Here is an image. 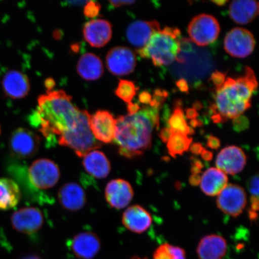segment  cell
<instances>
[{"label": "cell", "mask_w": 259, "mask_h": 259, "mask_svg": "<svg viewBox=\"0 0 259 259\" xmlns=\"http://www.w3.org/2000/svg\"><path fill=\"white\" fill-rule=\"evenodd\" d=\"M233 124H234V128L236 131L240 132L244 131L245 129L248 127L249 121L245 116H240L238 118L234 119Z\"/></svg>", "instance_id": "obj_34"}, {"label": "cell", "mask_w": 259, "mask_h": 259, "mask_svg": "<svg viewBox=\"0 0 259 259\" xmlns=\"http://www.w3.org/2000/svg\"><path fill=\"white\" fill-rule=\"evenodd\" d=\"M225 50L233 57H247L253 52L255 40L251 32L242 28H235L226 35Z\"/></svg>", "instance_id": "obj_9"}, {"label": "cell", "mask_w": 259, "mask_h": 259, "mask_svg": "<svg viewBox=\"0 0 259 259\" xmlns=\"http://www.w3.org/2000/svg\"><path fill=\"white\" fill-rule=\"evenodd\" d=\"M227 248V242L222 236H205L197 246V256L199 259H222L226 255Z\"/></svg>", "instance_id": "obj_21"}, {"label": "cell", "mask_w": 259, "mask_h": 259, "mask_svg": "<svg viewBox=\"0 0 259 259\" xmlns=\"http://www.w3.org/2000/svg\"><path fill=\"white\" fill-rule=\"evenodd\" d=\"M192 143V139L187 135L174 133L167 142V148L171 156L176 158L189 150Z\"/></svg>", "instance_id": "obj_27"}, {"label": "cell", "mask_w": 259, "mask_h": 259, "mask_svg": "<svg viewBox=\"0 0 259 259\" xmlns=\"http://www.w3.org/2000/svg\"><path fill=\"white\" fill-rule=\"evenodd\" d=\"M167 96L168 93L166 91L157 89L155 91L153 100H152L150 104L149 105L154 107V108L160 109Z\"/></svg>", "instance_id": "obj_31"}, {"label": "cell", "mask_w": 259, "mask_h": 259, "mask_svg": "<svg viewBox=\"0 0 259 259\" xmlns=\"http://www.w3.org/2000/svg\"><path fill=\"white\" fill-rule=\"evenodd\" d=\"M21 259H41V258L37 255L31 254V255H26V256L24 257L23 258H22Z\"/></svg>", "instance_id": "obj_51"}, {"label": "cell", "mask_w": 259, "mask_h": 259, "mask_svg": "<svg viewBox=\"0 0 259 259\" xmlns=\"http://www.w3.org/2000/svg\"><path fill=\"white\" fill-rule=\"evenodd\" d=\"M190 124L192 125V127H199V126H201L202 123L201 121L199 120V119H194L190 121Z\"/></svg>", "instance_id": "obj_49"}, {"label": "cell", "mask_w": 259, "mask_h": 259, "mask_svg": "<svg viewBox=\"0 0 259 259\" xmlns=\"http://www.w3.org/2000/svg\"><path fill=\"white\" fill-rule=\"evenodd\" d=\"M106 62L110 72L116 76H124L134 72L137 59L134 52L129 48L118 47L109 51Z\"/></svg>", "instance_id": "obj_11"}, {"label": "cell", "mask_w": 259, "mask_h": 259, "mask_svg": "<svg viewBox=\"0 0 259 259\" xmlns=\"http://www.w3.org/2000/svg\"><path fill=\"white\" fill-rule=\"evenodd\" d=\"M190 149V151H192V153L196 155L201 154L202 151L205 150L202 144L199 143H194L191 145Z\"/></svg>", "instance_id": "obj_40"}, {"label": "cell", "mask_w": 259, "mask_h": 259, "mask_svg": "<svg viewBox=\"0 0 259 259\" xmlns=\"http://www.w3.org/2000/svg\"><path fill=\"white\" fill-rule=\"evenodd\" d=\"M101 9V6L96 2H89L84 8V15L88 18L96 17L98 15Z\"/></svg>", "instance_id": "obj_32"}, {"label": "cell", "mask_w": 259, "mask_h": 259, "mask_svg": "<svg viewBox=\"0 0 259 259\" xmlns=\"http://www.w3.org/2000/svg\"><path fill=\"white\" fill-rule=\"evenodd\" d=\"M131 259H148L147 258H142L139 256H134L132 257Z\"/></svg>", "instance_id": "obj_53"}, {"label": "cell", "mask_w": 259, "mask_h": 259, "mask_svg": "<svg viewBox=\"0 0 259 259\" xmlns=\"http://www.w3.org/2000/svg\"><path fill=\"white\" fill-rule=\"evenodd\" d=\"M159 110L145 106L135 114L116 119L114 141L122 156L132 158L144 154L152 145V135L159 127Z\"/></svg>", "instance_id": "obj_2"}, {"label": "cell", "mask_w": 259, "mask_h": 259, "mask_svg": "<svg viewBox=\"0 0 259 259\" xmlns=\"http://www.w3.org/2000/svg\"><path fill=\"white\" fill-rule=\"evenodd\" d=\"M90 128L97 141L104 144L114 141L116 132V119L108 111H99L91 115Z\"/></svg>", "instance_id": "obj_12"}, {"label": "cell", "mask_w": 259, "mask_h": 259, "mask_svg": "<svg viewBox=\"0 0 259 259\" xmlns=\"http://www.w3.org/2000/svg\"><path fill=\"white\" fill-rule=\"evenodd\" d=\"M105 194L106 201L110 206L116 209H121L131 203L134 191L127 181L115 179L107 184Z\"/></svg>", "instance_id": "obj_14"}, {"label": "cell", "mask_w": 259, "mask_h": 259, "mask_svg": "<svg viewBox=\"0 0 259 259\" xmlns=\"http://www.w3.org/2000/svg\"><path fill=\"white\" fill-rule=\"evenodd\" d=\"M169 124L171 134L174 133H180L187 136L194 134L193 130L188 125L184 117L183 110L181 105L178 104V102L169 119Z\"/></svg>", "instance_id": "obj_28"}, {"label": "cell", "mask_w": 259, "mask_h": 259, "mask_svg": "<svg viewBox=\"0 0 259 259\" xmlns=\"http://www.w3.org/2000/svg\"><path fill=\"white\" fill-rule=\"evenodd\" d=\"M247 195L244 189L236 184H228L218 196L217 205L222 212L234 217L241 214L247 205Z\"/></svg>", "instance_id": "obj_8"}, {"label": "cell", "mask_w": 259, "mask_h": 259, "mask_svg": "<svg viewBox=\"0 0 259 259\" xmlns=\"http://www.w3.org/2000/svg\"><path fill=\"white\" fill-rule=\"evenodd\" d=\"M192 168V171L193 174H198L201 171L203 166L201 162L199 160H196L194 162Z\"/></svg>", "instance_id": "obj_43"}, {"label": "cell", "mask_w": 259, "mask_h": 259, "mask_svg": "<svg viewBox=\"0 0 259 259\" xmlns=\"http://www.w3.org/2000/svg\"><path fill=\"white\" fill-rule=\"evenodd\" d=\"M153 259H186V254L183 248L164 244L155 251Z\"/></svg>", "instance_id": "obj_29"}, {"label": "cell", "mask_w": 259, "mask_h": 259, "mask_svg": "<svg viewBox=\"0 0 259 259\" xmlns=\"http://www.w3.org/2000/svg\"><path fill=\"white\" fill-rule=\"evenodd\" d=\"M140 109V106H139V105L137 104V103H134L132 102L128 103V114H135V113H137Z\"/></svg>", "instance_id": "obj_41"}, {"label": "cell", "mask_w": 259, "mask_h": 259, "mask_svg": "<svg viewBox=\"0 0 259 259\" xmlns=\"http://www.w3.org/2000/svg\"><path fill=\"white\" fill-rule=\"evenodd\" d=\"M28 178L36 189L47 190L56 186L60 178L59 167L48 158H40L29 167Z\"/></svg>", "instance_id": "obj_6"}, {"label": "cell", "mask_w": 259, "mask_h": 259, "mask_svg": "<svg viewBox=\"0 0 259 259\" xmlns=\"http://www.w3.org/2000/svg\"><path fill=\"white\" fill-rule=\"evenodd\" d=\"M160 30V25L156 21H136L130 24L126 37L137 50L144 48L154 32Z\"/></svg>", "instance_id": "obj_16"}, {"label": "cell", "mask_w": 259, "mask_h": 259, "mask_svg": "<svg viewBox=\"0 0 259 259\" xmlns=\"http://www.w3.org/2000/svg\"><path fill=\"white\" fill-rule=\"evenodd\" d=\"M227 175L218 168L207 169L201 177L200 186L202 192L209 196H218L228 185Z\"/></svg>", "instance_id": "obj_23"}, {"label": "cell", "mask_w": 259, "mask_h": 259, "mask_svg": "<svg viewBox=\"0 0 259 259\" xmlns=\"http://www.w3.org/2000/svg\"><path fill=\"white\" fill-rule=\"evenodd\" d=\"M206 145L210 148L213 150H218L221 145V142L218 138L210 135L207 139Z\"/></svg>", "instance_id": "obj_36"}, {"label": "cell", "mask_w": 259, "mask_h": 259, "mask_svg": "<svg viewBox=\"0 0 259 259\" xmlns=\"http://www.w3.org/2000/svg\"><path fill=\"white\" fill-rule=\"evenodd\" d=\"M70 247L77 258L92 259L100 250L101 242L95 233L83 232L74 236Z\"/></svg>", "instance_id": "obj_15"}, {"label": "cell", "mask_w": 259, "mask_h": 259, "mask_svg": "<svg viewBox=\"0 0 259 259\" xmlns=\"http://www.w3.org/2000/svg\"><path fill=\"white\" fill-rule=\"evenodd\" d=\"M178 88L181 92L187 93L189 92V88L187 80L184 79L178 80L176 83Z\"/></svg>", "instance_id": "obj_39"}, {"label": "cell", "mask_w": 259, "mask_h": 259, "mask_svg": "<svg viewBox=\"0 0 259 259\" xmlns=\"http://www.w3.org/2000/svg\"><path fill=\"white\" fill-rule=\"evenodd\" d=\"M44 223L43 213L35 207H25L19 209L11 217L13 228L26 235H32L40 231Z\"/></svg>", "instance_id": "obj_10"}, {"label": "cell", "mask_w": 259, "mask_h": 259, "mask_svg": "<svg viewBox=\"0 0 259 259\" xmlns=\"http://www.w3.org/2000/svg\"><path fill=\"white\" fill-rule=\"evenodd\" d=\"M251 209L252 212H257L258 210V197L251 196L250 198Z\"/></svg>", "instance_id": "obj_42"}, {"label": "cell", "mask_w": 259, "mask_h": 259, "mask_svg": "<svg viewBox=\"0 0 259 259\" xmlns=\"http://www.w3.org/2000/svg\"><path fill=\"white\" fill-rule=\"evenodd\" d=\"M258 86L256 77L250 67L245 68L244 76L228 77L223 85L216 89L215 104L211 106L213 121L221 122L239 117L250 108L252 94Z\"/></svg>", "instance_id": "obj_3"}, {"label": "cell", "mask_w": 259, "mask_h": 259, "mask_svg": "<svg viewBox=\"0 0 259 259\" xmlns=\"http://www.w3.org/2000/svg\"><path fill=\"white\" fill-rule=\"evenodd\" d=\"M248 188L252 196H258V177L255 176L251 178L248 183Z\"/></svg>", "instance_id": "obj_35"}, {"label": "cell", "mask_w": 259, "mask_h": 259, "mask_svg": "<svg viewBox=\"0 0 259 259\" xmlns=\"http://www.w3.org/2000/svg\"><path fill=\"white\" fill-rule=\"evenodd\" d=\"M202 108V103L200 102H196L193 104V108L194 110H196V111H199V110Z\"/></svg>", "instance_id": "obj_50"}, {"label": "cell", "mask_w": 259, "mask_h": 259, "mask_svg": "<svg viewBox=\"0 0 259 259\" xmlns=\"http://www.w3.org/2000/svg\"><path fill=\"white\" fill-rule=\"evenodd\" d=\"M212 2L219 6H224L228 3L227 1H212Z\"/></svg>", "instance_id": "obj_52"}, {"label": "cell", "mask_w": 259, "mask_h": 259, "mask_svg": "<svg viewBox=\"0 0 259 259\" xmlns=\"http://www.w3.org/2000/svg\"><path fill=\"white\" fill-rule=\"evenodd\" d=\"M139 100L142 104L148 105L152 101V96L150 93L148 92H142L139 96Z\"/></svg>", "instance_id": "obj_37"}, {"label": "cell", "mask_w": 259, "mask_h": 259, "mask_svg": "<svg viewBox=\"0 0 259 259\" xmlns=\"http://www.w3.org/2000/svg\"><path fill=\"white\" fill-rule=\"evenodd\" d=\"M258 14V3L255 1H234L229 6V15L236 24L250 23Z\"/></svg>", "instance_id": "obj_24"}, {"label": "cell", "mask_w": 259, "mask_h": 259, "mask_svg": "<svg viewBox=\"0 0 259 259\" xmlns=\"http://www.w3.org/2000/svg\"><path fill=\"white\" fill-rule=\"evenodd\" d=\"M226 74L225 73H222L216 71L212 74L210 79L216 87V89L220 88V87L223 85L226 80Z\"/></svg>", "instance_id": "obj_33"}, {"label": "cell", "mask_w": 259, "mask_h": 259, "mask_svg": "<svg viewBox=\"0 0 259 259\" xmlns=\"http://www.w3.org/2000/svg\"><path fill=\"white\" fill-rule=\"evenodd\" d=\"M83 36L87 43L95 48H102L111 40L112 25L103 19H94L84 26Z\"/></svg>", "instance_id": "obj_17"}, {"label": "cell", "mask_w": 259, "mask_h": 259, "mask_svg": "<svg viewBox=\"0 0 259 259\" xmlns=\"http://www.w3.org/2000/svg\"><path fill=\"white\" fill-rule=\"evenodd\" d=\"M220 27L213 16L201 14L195 16L188 27L191 40L200 47H205L214 42L218 38Z\"/></svg>", "instance_id": "obj_5"}, {"label": "cell", "mask_w": 259, "mask_h": 259, "mask_svg": "<svg viewBox=\"0 0 259 259\" xmlns=\"http://www.w3.org/2000/svg\"><path fill=\"white\" fill-rule=\"evenodd\" d=\"M180 35L178 28L165 27L154 32L147 45L137 50V53L142 58L151 59L155 66H168L179 60Z\"/></svg>", "instance_id": "obj_4"}, {"label": "cell", "mask_w": 259, "mask_h": 259, "mask_svg": "<svg viewBox=\"0 0 259 259\" xmlns=\"http://www.w3.org/2000/svg\"><path fill=\"white\" fill-rule=\"evenodd\" d=\"M0 134H1V125H0Z\"/></svg>", "instance_id": "obj_54"}, {"label": "cell", "mask_w": 259, "mask_h": 259, "mask_svg": "<svg viewBox=\"0 0 259 259\" xmlns=\"http://www.w3.org/2000/svg\"><path fill=\"white\" fill-rule=\"evenodd\" d=\"M77 71L83 79L87 80H95L102 76L103 63L101 60L95 54H83L77 63Z\"/></svg>", "instance_id": "obj_26"}, {"label": "cell", "mask_w": 259, "mask_h": 259, "mask_svg": "<svg viewBox=\"0 0 259 259\" xmlns=\"http://www.w3.org/2000/svg\"><path fill=\"white\" fill-rule=\"evenodd\" d=\"M138 89L132 81L121 79L115 90V95L128 104L132 102Z\"/></svg>", "instance_id": "obj_30"}, {"label": "cell", "mask_w": 259, "mask_h": 259, "mask_svg": "<svg viewBox=\"0 0 259 259\" xmlns=\"http://www.w3.org/2000/svg\"><path fill=\"white\" fill-rule=\"evenodd\" d=\"M21 199L20 188L15 181L0 178V210L14 208Z\"/></svg>", "instance_id": "obj_25"}, {"label": "cell", "mask_w": 259, "mask_h": 259, "mask_svg": "<svg viewBox=\"0 0 259 259\" xmlns=\"http://www.w3.org/2000/svg\"><path fill=\"white\" fill-rule=\"evenodd\" d=\"M58 199L61 205L69 211H78L87 202L85 191L78 184L69 183L58 191Z\"/></svg>", "instance_id": "obj_18"}, {"label": "cell", "mask_w": 259, "mask_h": 259, "mask_svg": "<svg viewBox=\"0 0 259 259\" xmlns=\"http://www.w3.org/2000/svg\"><path fill=\"white\" fill-rule=\"evenodd\" d=\"M110 3L114 7H120L122 6L130 5L134 4L135 3L134 1H110Z\"/></svg>", "instance_id": "obj_46"}, {"label": "cell", "mask_w": 259, "mask_h": 259, "mask_svg": "<svg viewBox=\"0 0 259 259\" xmlns=\"http://www.w3.org/2000/svg\"><path fill=\"white\" fill-rule=\"evenodd\" d=\"M201 156L203 160L210 161L212 160L213 154L211 152L204 150L201 153Z\"/></svg>", "instance_id": "obj_47"}, {"label": "cell", "mask_w": 259, "mask_h": 259, "mask_svg": "<svg viewBox=\"0 0 259 259\" xmlns=\"http://www.w3.org/2000/svg\"><path fill=\"white\" fill-rule=\"evenodd\" d=\"M200 180H201V177H200L199 174H192L190 178L189 181L192 186H196L200 184Z\"/></svg>", "instance_id": "obj_45"}, {"label": "cell", "mask_w": 259, "mask_h": 259, "mask_svg": "<svg viewBox=\"0 0 259 259\" xmlns=\"http://www.w3.org/2000/svg\"><path fill=\"white\" fill-rule=\"evenodd\" d=\"M45 85H46V87L48 89V92H50L54 88L55 82L53 79H48L47 80L46 82H45Z\"/></svg>", "instance_id": "obj_48"}, {"label": "cell", "mask_w": 259, "mask_h": 259, "mask_svg": "<svg viewBox=\"0 0 259 259\" xmlns=\"http://www.w3.org/2000/svg\"><path fill=\"white\" fill-rule=\"evenodd\" d=\"M171 132L169 128H164L162 129L159 134V137L162 141L164 142H167L169 140Z\"/></svg>", "instance_id": "obj_38"}, {"label": "cell", "mask_w": 259, "mask_h": 259, "mask_svg": "<svg viewBox=\"0 0 259 259\" xmlns=\"http://www.w3.org/2000/svg\"><path fill=\"white\" fill-rule=\"evenodd\" d=\"M198 115L197 111L193 108H189L186 110V117L187 118L190 119V120L196 119L197 116H198Z\"/></svg>", "instance_id": "obj_44"}, {"label": "cell", "mask_w": 259, "mask_h": 259, "mask_svg": "<svg viewBox=\"0 0 259 259\" xmlns=\"http://www.w3.org/2000/svg\"><path fill=\"white\" fill-rule=\"evenodd\" d=\"M72 99L63 90H52L38 97V110L31 121L49 144L67 147L74 133L90 120L89 112L77 108Z\"/></svg>", "instance_id": "obj_1"}, {"label": "cell", "mask_w": 259, "mask_h": 259, "mask_svg": "<svg viewBox=\"0 0 259 259\" xmlns=\"http://www.w3.org/2000/svg\"><path fill=\"white\" fill-rule=\"evenodd\" d=\"M6 95L15 99L23 98L30 91V82L25 74L17 70H10L3 79Z\"/></svg>", "instance_id": "obj_20"}, {"label": "cell", "mask_w": 259, "mask_h": 259, "mask_svg": "<svg viewBox=\"0 0 259 259\" xmlns=\"http://www.w3.org/2000/svg\"><path fill=\"white\" fill-rule=\"evenodd\" d=\"M9 145L15 157L25 159L33 157L37 153L40 138L30 130L19 128L12 133Z\"/></svg>", "instance_id": "obj_7"}, {"label": "cell", "mask_w": 259, "mask_h": 259, "mask_svg": "<svg viewBox=\"0 0 259 259\" xmlns=\"http://www.w3.org/2000/svg\"><path fill=\"white\" fill-rule=\"evenodd\" d=\"M247 163V156L241 148L229 146L220 152L217 157V168L225 174H237L244 169Z\"/></svg>", "instance_id": "obj_13"}, {"label": "cell", "mask_w": 259, "mask_h": 259, "mask_svg": "<svg viewBox=\"0 0 259 259\" xmlns=\"http://www.w3.org/2000/svg\"><path fill=\"white\" fill-rule=\"evenodd\" d=\"M83 158L82 164L87 173L97 179H104L111 170V163L103 152L94 150Z\"/></svg>", "instance_id": "obj_22"}, {"label": "cell", "mask_w": 259, "mask_h": 259, "mask_svg": "<svg viewBox=\"0 0 259 259\" xmlns=\"http://www.w3.org/2000/svg\"><path fill=\"white\" fill-rule=\"evenodd\" d=\"M153 222L150 213L140 205L128 207L123 213L122 222L129 231L142 234L150 228Z\"/></svg>", "instance_id": "obj_19"}]
</instances>
